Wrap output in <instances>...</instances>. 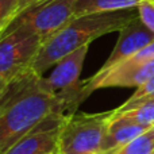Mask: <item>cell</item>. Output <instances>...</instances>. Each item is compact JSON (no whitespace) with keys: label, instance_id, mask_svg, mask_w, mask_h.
Listing matches in <instances>:
<instances>
[{"label":"cell","instance_id":"cell-17","mask_svg":"<svg viewBox=\"0 0 154 154\" xmlns=\"http://www.w3.org/2000/svg\"><path fill=\"white\" fill-rule=\"evenodd\" d=\"M51 154H60V153H58V152H56V153H51Z\"/></svg>","mask_w":154,"mask_h":154},{"label":"cell","instance_id":"cell-16","mask_svg":"<svg viewBox=\"0 0 154 154\" xmlns=\"http://www.w3.org/2000/svg\"><path fill=\"white\" fill-rule=\"evenodd\" d=\"M137 10L142 23L154 34V0H143Z\"/></svg>","mask_w":154,"mask_h":154},{"label":"cell","instance_id":"cell-3","mask_svg":"<svg viewBox=\"0 0 154 154\" xmlns=\"http://www.w3.org/2000/svg\"><path fill=\"white\" fill-rule=\"evenodd\" d=\"M154 76V41L143 48L137 54L128 57L127 60L114 65L106 72H96L89 80L81 82L77 91L73 108L79 106L92 92L104 88H128L142 85L145 81Z\"/></svg>","mask_w":154,"mask_h":154},{"label":"cell","instance_id":"cell-12","mask_svg":"<svg viewBox=\"0 0 154 154\" xmlns=\"http://www.w3.org/2000/svg\"><path fill=\"white\" fill-rule=\"evenodd\" d=\"M46 0H0V32H3L18 16Z\"/></svg>","mask_w":154,"mask_h":154},{"label":"cell","instance_id":"cell-5","mask_svg":"<svg viewBox=\"0 0 154 154\" xmlns=\"http://www.w3.org/2000/svg\"><path fill=\"white\" fill-rule=\"evenodd\" d=\"M42 45V39L26 26H10L0 32V93L31 68Z\"/></svg>","mask_w":154,"mask_h":154},{"label":"cell","instance_id":"cell-7","mask_svg":"<svg viewBox=\"0 0 154 154\" xmlns=\"http://www.w3.org/2000/svg\"><path fill=\"white\" fill-rule=\"evenodd\" d=\"M88 48L89 46H82L60 60L54 65L53 72L48 77L49 84L58 93L66 115L75 112L73 103L77 91L80 89V85L82 82L80 81V75L88 53Z\"/></svg>","mask_w":154,"mask_h":154},{"label":"cell","instance_id":"cell-10","mask_svg":"<svg viewBox=\"0 0 154 154\" xmlns=\"http://www.w3.org/2000/svg\"><path fill=\"white\" fill-rule=\"evenodd\" d=\"M147 127L131 125V123L123 122L116 118H111L106 137L101 146V154H114L123 146L130 143L135 138L147 131Z\"/></svg>","mask_w":154,"mask_h":154},{"label":"cell","instance_id":"cell-9","mask_svg":"<svg viewBox=\"0 0 154 154\" xmlns=\"http://www.w3.org/2000/svg\"><path fill=\"white\" fill-rule=\"evenodd\" d=\"M153 41L154 34L142 23L139 16L135 18L125 29L119 31V38H118L114 50L97 72H106L107 69L112 68L114 65L119 64V62L127 60L128 57L141 51Z\"/></svg>","mask_w":154,"mask_h":154},{"label":"cell","instance_id":"cell-6","mask_svg":"<svg viewBox=\"0 0 154 154\" xmlns=\"http://www.w3.org/2000/svg\"><path fill=\"white\" fill-rule=\"evenodd\" d=\"M75 3L76 0H46L24 11L10 26L29 27L45 45L56 32L75 19Z\"/></svg>","mask_w":154,"mask_h":154},{"label":"cell","instance_id":"cell-11","mask_svg":"<svg viewBox=\"0 0 154 154\" xmlns=\"http://www.w3.org/2000/svg\"><path fill=\"white\" fill-rule=\"evenodd\" d=\"M143 0H76L75 18L91 14L114 12L137 8Z\"/></svg>","mask_w":154,"mask_h":154},{"label":"cell","instance_id":"cell-14","mask_svg":"<svg viewBox=\"0 0 154 154\" xmlns=\"http://www.w3.org/2000/svg\"><path fill=\"white\" fill-rule=\"evenodd\" d=\"M150 101H154V76L150 77L142 85H139L135 92L128 97V100H126L120 107L115 108L114 112H125Z\"/></svg>","mask_w":154,"mask_h":154},{"label":"cell","instance_id":"cell-8","mask_svg":"<svg viewBox=\"0 0 154 154\" xmlns=\"http://www.w3.org/2000/svg\"><path fill=\"white\" fill-rule=\"evenodd\" d=\"M65 114H54L20 138L4 154H51L58 152L60 131Z\"/></svg>","mask_w":154,"mask_h":154},{"label":"cell","instance_id":"cell-4","mask_svg":"<svg viewBox=\"0 0 154 154\" xmlns=\"http://www.w3.org/2000/svg\"><path fill=\"white\" fill-rule=\"evenodd\" d=\"M112 111L100 114L73 112L65 115L60 131V154H101Z\"/></svg>","mask_w":154,"mask_h":154},{"label":"cell","instance_id":"cell-1","mask_svg":"<svg viewBox=\"0 0 154 154\" xmlns=\"http://www.w3.org/2000/svg\"><path fill=\"white\" fill-rule=\"evenodd\" d=\"M0 154L49 116L65 114L61 99L49 84L48 77L31 69L14 80L0 93Z\"/></svg>","mask_w":154,"mask_h":154},{"label":"cell","instance_id":"cell-13","mask_svg":"<svg viewBox=\"0 0 154 154\" xmlns=\"http://www.w3.org/2000/svg\"><path fill=\"white\" fill-rule=\"evenodd\" d=\"M111 118H116V119L131 123V125L150 128L154 126V101L142 104L137 108L128 109L125 112H114V109H112Z\"/></svg>","mask_w":154,"mask_h":154},{"label":"cell","instance_id":"cell-15","mask_svg":"<svg viewBox=\"0 0 154 154\" xmlns=\"http://www.w3.org/2000/svg\"><path fill=\"white\" fill-rule=\"evenodd\" d=\"M114 154H154V126Z\"/></svg>","mask_w":154,"mask_h":154},{"label":"cell","instance_id":"cell-2","mask_svg":"<svg viewBox=\"0 0 154 154\" xmlns=\"http://www.w3.org/2000/svg\"><path fill=\"white\" fill-rule=\"evenodd\" d=\"M135 18H138L137 8L77 16L41 48L30 69L43 76L49 68L54 66L69 53L82 46H89L92 41L106 34L120 31Z\"/></svg>","mask_w":154,"mask_h":154}]
</instances>
